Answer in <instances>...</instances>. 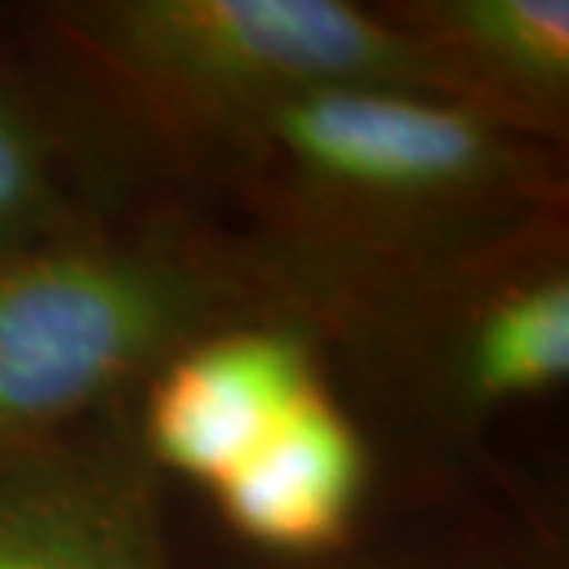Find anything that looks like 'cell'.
Here are the masks:
<instances>
[{
	"label": "cell",
	"instance_id": "obj_3",
	"mask_svg": "<svg viewBox=\"0 0 569 569\" xmlns=\"http://www.w3.org/2000/svg\"><path fill=\"white\" fill-rule=\"evenodd\" d=\"M219 284L152 237L67 230L0 259V443L63 432L208 333Z\"/></svg>",
	"mask_w": 569,
	"mask_h": 569
},
{
	"label": "cell",
	"instance_id": "obj_6",
	"mask_svg": "<svg viewBox=\"0 0 569 569\" xmlns=\"http://www.w3.org/2000/svg\"><path fill=\"white\" fill-rule=\"evenodd\" d=\"M392 16L411 33L443 100L521 138H555L569 111L566 0H422Z\"/></svg>",
	"mask_w": 569,
	"mask_h": 569
},
{
	"label": "cell",
	"instance_id": "obj_9",
	"mask_svg": "<svg viewBox=\"0 0 569 569\" xmlns=\"http://www.w3.org/2000/svg\"><path fill=\"white\" fill-rule=\"evenodd\" d=\"M67 163L41 111L0 78V259L67 233Z\"/></svg>",
	"mask_w": 569,
	"mask_h": 569
},
{
	"label": "cell",
	"instance_id": "obj_8",
	"mask_svg": "<svg viewBox=\"0 0 569 569\" xmlns=\"http://www.w3.org/2000/svg\"><path fill=\"white\" fill-rule=\"evenodd\" d=\"M451 370L459 400L481 411L559 389L569 378V281L562 270H529L488 292L462 326Z\"/></svg>",
	"mask_w": 569,
	"mask_h": 569
},
{
	"label": "cell",
	"instance_id": "obj_1",
	"mask_svg": "<svg viewBox=\"0 0 569 569\" xmlns=\"http://www.w3.org/2000/svg\"><path fill=\"white\" fill-rule=\"evenodd\" d=\"M281 233L340 259L451 252L529 214L540 144L455 100L400 86H333L233 130Z\"/></svg>",
	"mask_w": 569,
	"mask_h": 569
},
{
	"label": "cell",
	"instance_id": "obj_4",
	"mask_svg": "<svg viewBox=\"0 0 569 569\" xmlns=\"http://www.w3.org/2000/svg\"><path fill=\"white\" fill-rule=\"evenodd\" d=\"M0 569H170L144 466L71 432L0 443Z\"/></svg>",
	"mask_w": 569,
	"mask_h": 569
},
{
	"label": "cell",
	"instance_id": "obj_5",
	"mask_svg": "<svg viewBox=\"0 0 569 569\" xmlns=\"http://www.w3.org/2000/svg\"><path fill=\"white\" fill-rule=\"evenodd\" d=\"M318 385L311 348L289 329L200 333L152 378L144 451L214 492Z\"/></svg>",
	"mask_w": 569,
	"mask_h": 569
},
{
	"label": "cell",
	"instance_id": "obj_7",
	"mask_svg": "<svg viewBox=\"0 0 569 569\" xmlns=\"http://www.w3.org/2000/svg\"><path fill=\"white\" fill-rule=\"evenodd\" d=\"M367 488V448L348 415L318 389L214 488L244 540L284 555L345 543Z\"/></svg>",
	"mask_w": 569,
	"mask_h": 569
},
{
	"label": "cell",
	"instance_id": "obj_2",
	"mask_svg": "<svg viewBox=\"0 0 569 569\" xmlns=\"http://www.w3.org/2000/svg\"><path fill=\"white\" fill-rule=\"evenodd\" d=\"M60 30L156 116L230 138L263 111L333 86L432 93L403 22L345 0H100Z\"/></svg>",
	"mask_w": 569,
	"mask_h": 569
}]
</instances>
